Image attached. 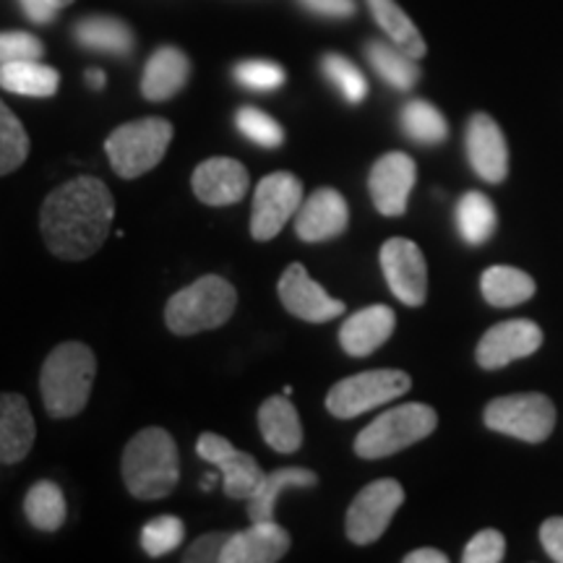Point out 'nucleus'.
<instances>
[{
  "label": "nucleus",
  "instance_id": "1",
  "mask_svg": "<svg viewBox=\"0 0 563 563\" xmlns=\"http://www.w3.org/2000/svg\"><path fill=\"white\" fill-rule=\"evenodd\" d=\"M115 220V199L100 178L81 175L47 194L40 230L47 251L63 262H84L108 241Z\"/></svg>",
  "mask_w": 563,
  "mask_h": 563
},
{
  "label": "nucleus",
  "instance_id": "2",
  "mask_svg": "<svg viewBox=\"0 0 563 563\" xmlns=\"http://www.w3.org/2000/svg\"><path fill=\"white\" fill-rule=\"evenodd\" d=\"M123 483L139 501H157L170 496L180 481L178 443L165 428H144L123 452Z\"/></svg>",
  "mask_w": 563,
  "mask_h": 563
},
{
  "label": "nucleus",
  "instance_id": "3",
  "mask_svg": "<svg viewBox=\"0 0 563 563\" xmlns=\"http://www.w3.org/2000/svg\"><path fill=\"white\" fill-rule=\"evenodd\" d=\"M97 357L84 342H63L47 355L40 373L42 402L51 418H74L89 402Z\"/></svg>",
  "mask_w": 563,
  "mask_h": 563
},
{
  "label": "nucleus",
  "instance_id": "4",
  "mask_svg": "<svg viewBox=\"0 0 563 563\" xmlns=\"http://www.w3.org/2000/svg\"><path fill=\"white\" fill-rule=\"evenodd\" d=\"M235 287L217 274H207L167 300L165 323L173 334L191 336L209 332V329H220L235 313Z\"/></svg>",
  "mask_w": 563,
  "mask_h": 563
},
{
  "label": "nucleus",
  "instance_id": "5",
  "mask_svg": "<svg viewBox=\"0 0 563 563\" xmlns=\"http://www.w3.org/2000/svg\"><path fill=\"white\" fill-rule=\"evenodd\" d=\"M435 426H439V415L433 407L422 402L391 407L357 433L355 454L363 460H384L428 439Z\"/></svg>",
  "mask_w": 563,
  "mask_h": 563
},
{
  "label": "nucleus",
  "instance_id": "6",
  "mask_svg": "<svg viewBox=\"0 0 563 563\" xmlns=\"http://www.w3.org/2000/svg\"><path fill=\"white\" fill-rule=\"evenodd\" d=\"M173 141V123L165 118H144L118 125L104 141V152L118 178L133 180L154 170Z\"/></svg>",
  "mask_w": 563,
  "mask_h": 563
},
{
  "label": "nucleus",
  "instance_id": "7",
  "mask_svg": "<svg viewBox=\"0 0 563 563\" xmlns=\"http://www.w3.org/2000/svg\"><path fill=\"white\" fill-rule=\"evenodd\" d=\"M410 386L412 378L405 371L382 368L357 373V376L342 378L340 384L332 386V391L327 394V410L340 420H352L373 407L394 402L410 391Z\"/></svg>",
  "mask_w": 563,
  "mask_h": 563
},
{
  "label": "nucleus",
  "instance_id": "8",
  "mask_svg": "<svg viewBox=\"0 0 563 563\" xmlns=\"http://www.w3.org/2000/svg\"><path fill=\"white\" fill-rule=\"evenodd\" d=\"M485 426L511 439L540 443L553 433L555 407L545 394H511L485 407Z\"/></svg>",
  "mask_w": 563,
  "mask_h": 563
},
{
  "label": "nucleus",
  "instance_id": "9",
  "mask_svg": "<svg viewBox=\"0 0 563 563\" xmlns=\"http://www.w3.org/2000/svg\"><path fill=\"white\" fill-rule=\"evenodd\" d=\"M302 203V183L292 173H272L256 186L251 211L253 241H274L285 224L298 214Z\"/></svg>",
  "mask_w": 563,
  "mask_h": 563
},
{
  "label": "nucleus",
  "instance_id": "10",
  "mask_svg": "<svg viewBox=\"0 0 563 563\" xmlns=\"http://www.w3.org/2000/svg\"><path fill=\"white\" fill-rule=\"evenodd\" d=\"M405 501L402 485L391 477L376 481L357 493L355 501L350 504L347 519H344V530L355 545H371L386 532L391 525L394 514Z\"/></svg>",
  "mask_w": 563,
  "mask_h": 563
},
{
  "label": "nucleus",
  "instance_id": "11",
  "mask_svg": "<svg viewBox=\"0 0 563 563\" xmlns=\"http://www.w3.org/2000/svg\"><path fill=\"white\" fill-rule=\"evenodd\" d=\"M382 269L394 298L418 308L428 295V266L422 251L407 238H391L382 245Z\"/></svg>",
  "mask_w": 563,
  "mask_h": 563
},
{
  "label": "nucleus",
  "instance_id": "12",
  "mask_svg": "<svg viewBox=\"0 0 563 563\" xmlns=\"http://www.w3.org/2000/svg\"><path fill=\"white\" fill-rule=\"evenodd\" d=\"M196 452L203 462L214 464L220 470L224 477V493L230 498H238V501H249L264 481V470L258 467V462L251 454L238 452L222 435L203 433L196 443Z\"/></svg>",
  "mask_w": 563,
  "mask_h": 563
},
{
  "label": "nucleus",
  "instance_id": "13",
  "mask_svg": "<svg viewBox=\"0 0 563 563\" xmlns=\"http://www.w3.org/2000/svg\"><path fill=\"white\" fill-rule=\"evenodd\" d=\"M279 300L285 311L308 323L332 321L344 313V302L313 282L302 264H290L279 277Z\"/></svg>",
  "mask_w": 563,
  "mask_h": 563
},
{
  "label": "nucleus",
  "instance_id": "14",
  "mask_svg": "<svg viewBox=\"0 0 563 563\" xmlns=\"http://www.w3.org/2000/svg\"><path fill=\"white\" fill-rule=\"evenodd\" d=\"M415 180H418V167H415L410 154L389 152L384 157H378L368 178L371 199L376 203V209L384 217H402L407 211V201H410Z\"/></svg>",
  "mask_w": 563,
  "mask_h": 563
},
{
  "label": "nucleus",
  "instance_id": "15",
  "mask_svg": "<svg viewBox=\"0 0 563 563\" xmlns=\"http://www.w3.org/2000/svg\"><path fill=\"white\" fill-rule=\"evenodd\" d=\"M543 344V332L530 319H514L496 323L483 334L481 344H477V363L485 371H498L519 357H530L532 352L540 350Z\"/></svg>",
  "mask_w": 563,
  "mask_h": 563
},
{
  "label": "nucleus",
  "instance_id": "16",
  "mask_svg": "<svg viewBox=\"0 0 563 563\" xmlns=\"http://www.w3.org/2000/svg\"><path fill=\"white\" fill-rule=\"evenodd\" d=\"M350 224L347 201L334 188H319L308 199H302L295 214V232L300 241L321 243L340 238Z\"/></svg>",
  "mask_w": 563,
  "mask_h": 563
},
{
  "label": "nucleus",
  "instance_id": "17",
  "mask_svg": "<svg viewBox=\"0 0 563 563\" xmlns=\"http://www.w3.org/2000/svg\"><path fill=\"white\" fill-rule=\"evenodd\" d=\"M191 186L196 199L201 203H209V207H230V203H238L249 194L251 178L243 162L232 157H211L196 167Z\"/></svg>",
  "mask_w": 563,
  "mask_h": 563
},
{
  "label": "nucleus",
  "instance_id": "18",
  "mask_svg": "<svg viewBox=\"0 0 563 563\" xmlns=\"http://www.w3.org/2000/svg\"><path fill=\"white\" fill-rule=\"evenodd\" d=\"M467 157L477 178L485 183H501L509 173V150H506L504 131L485 112H477L467 123Z\"/></svg>",
  "mask_w": 563,
  "mask_h": 563
},
{
  "label": "nucleus",
  "instance_id": "19",
  "mask_svg": "<svg viewBox=\"0 0 563 563\" xmlns=\"http://www.w3.org/2000/svg\"><path fill=\"white\" fill-rule=\"evenodd\" d=\"M290 551V532L277 522H251L249 530L232 532L222 563H274Z\"/></svg>",
  "mask_w": 563,
  "mask_h": 563
},
{
  "label": "nucleus",
  "instance_id": "20",
  "mask_svg": "<svg viewBox=\"0 0 563 563\" xmlns=\"http://www.w3.org/2000/svg\"><path fill=\"white\" fill-rule=\"evenodd\" d=\"M37 439L34 415L21 394L0 391V464H19Z\"/></svg>",
  "mask_w": 563,
  "mask_h": 563
},
{
  "label": "nucleus",
  "instance_id": "21",
  "mask_svg": "<svg viewBox=\"0 0 563 563\" xmlns=\"http://www.w3.org/2000/svg\"><path fill=\"white\" fill-rule=\"evenodd\" d=\"M397 316L389 306H371L352 313L340 329L342 350L352 357H368L394 334Z\"/></svg>",
  "mask_w": 563,
  "mask_h": 563
},
{
  "label": "nucleus",
  "instance_id": "22",
  "mask_svg": "<svg viewBox=\"0 0 563 563\" xmlns=\"http://www.w3.org/2000/svg\"><path fill=\"white\" fill-rule=\"evenodd\" d=\"M188 74H191V63H188L186 53L178 47H159L146 60L144 76H141V95L150 102H165L186 87Z\"/></svg>",
  "mask_w": 563,
  "mask_h": 563
},
{
  "label": "nucleus",
  "instance_id": "23",
  "mask_svg": "<svg viewBox=\"0 0 563 563\" xmlns=\"http://www.w3.org/2000/svg\"><path fill=\"white\" fill-rule=\"evenodd\" d=\"M258 428H262L264 441L269 449L279 454L298 452L302 443V426L290 399L285 397H269L258 407Z\"/></svg>",
  "mask_w": 563,
  "mask_h": 563
},
{
  "label": "nucleus",
  "instance_id": "24",
  "mask_svg": "<svg viewBox=\"0 0 563 563\" xmlns=\"http://www.w3.org/2000/svg\"><path fill=\"white\" fill-rule=\"evenodd\" d=\"M316 483H319V477L306 467L274 470V473L264 475L258 490L249 498V519L251 522H272L274 506H277V498L282 496V490L313 488Z\"/></svg>",
  "mask_w": 563,
  "mask_h": 563
},
{
  "label": "nucleus",
  "instance_id": "25",
  "mask_svg": "<svg viewBox=\"0 0 563 563\" xmlns=\"http://www.w3.org/2000/svg\"><path fill=\"white\" fill-rule=\"evenodd\" d=\"M74 37L81 47L104 55H129L133 51V32L129 24L112 16H87L74 26Z\"/></svg>",
  "mask_w": 563,
  "mask_h": 563
},
{
  "label": "nucleus",
  "instance_id": "26",
  "mask_svg": "<svg viewBox=\"0 0 563 563\" xmlns=\"http://www.w3.org/2000/svg\"><path fill=\"white\" fill-rule=\"evenodd\" d=\"M0 87L19 97H53L60 87V74L40 60H16L0 66Z\"/></svg>",
  "mask_w": 563,
  "mask_h": 563
},
{
  "label": "nucleus",
  "instance_id": "27",
  "mask_svg": "<svg viewBox=\"0 0 563 563\" xmlns=\"http://www.w3.org/2000/svg\"><path fill=\"white\" fill-rule=\"evenodd\" d=\"M483 298L496 308H511L530 300L534 295V279L514 266H490L481 279Z\"/></svg>",
  "mask_w": 563,
  "mask_h": 563
},
{
  "label": "nucleus",
  "instance_id": "28",
  "mask_svg": "<svg viewBox=\"0 0 563 563\" xmlns=\"http://www.w3.org/2000/svg\"><path fill=\"white\" fill-rule=\"evenodd\" d=\"M365 3H368L376 24L382 26L386 37L391 40V45H397L399 51L407 53L415 60L426 55V40L420 37L418 26L412 24L410 16H407L394 0H365Z\"/></svg>",
  "mask_w": 563,
  "mask_h": 563
},
{
  "label": "nucleus",
  "instance_id": "29",
  "mask_svg": "<svg viewBox=\"0 0 563 563\" xmlns=\"http://www.w3.org/2000/svg\"><path fill=\"white\" fill-rule=\"evenodd\" d=\"M24 514L34 530H40V532L60 530V527L66 525V517H68L66 496H63V490L51 481L34 483L32 488L26 490Z\"/></svg>",
  "mask_w": 563,
  "mask_h": 563
},
{
  "label": "nucleus",
  "instance_id": "30",
  "mask_svg": "<svg viewBox=\"0 0 563 563\" xmlns=\"http://www.w3.org/2000/svg\"><path fill=\"white\" fill-rule=\"evenodd\" d=\"M365 58L382 79L397 91H410L420 79V68L415 66V58L399 51L397 45L386 42H368Z\"/></svg>",
  "mask_w": 563,
  "mask_h": 563
},
{
  "label": "nucleus",
  "instance_id": "31",
  "mask_svg": "<svg viewBox=\"0 0 563 563\" xmlns=\"http://www.w3.org/2000/svg\"><path fill=\"white\" fill-rule=\"evenodd\" d=\"M456 230H460L462 241L470 245H481L496 232L498 214L490 199L485 194L470 191L464 194L460 203H456Z\"/></svg>",
  "mask_w": 563,
  "mask_h": 563
},
{
  "label": "nucleus",
  "instance_id": "32",
  "mask_svg": "<svg viewBox=\"0 0 563 563\" xmlns=\"http://www.w3.org/2000/svg\"><path fill=\"white\" fill-rule=\"evenodd\" d=\"M402 129L412 141H418V144H426V146L441 144V141L449 136L446 118H443L441 112L426 100H412L405 104Z\"/></svg>",
  "mask_w": 563,
  "mask_h": 563
},
{
  "label": "nucleus",
  "instance_id": "33",
  "mask_svg": "<svg viewBox=\"0 0 563 563\" xmlns=\"http://www.w3.org/2000/svg\"><path fill=\"white\" fill-rule=\"evenodd\" d=\"M30 157V136L24 125L0 100V178L24 165Z\"/></svg>",
  "mask_w": 563,
  "mask_h": 563
},
{
  "label": "nucleus",
  "instance_id": "34",
  "mask_svg": "<svg viewBox=\"0 0 563 563\" xmlns=\"http://www.w3.org/2000/svg\"><path fill=\"white\" fill-rule=\"evenodd\" d=\"M321 70L323 76L340 89V95L350 104H361L365 97H368V81H365L361 68H357L352 60L344 58V55H336V53L323 55Z\"/></svg>",
  "mask_w": 563,
  "mask_h": 563
},
{
  "label": "nucleus",
  "instance_id": "35",
  "mask_svg": "<svg viewBox=\"0 0 563 563\" xmlns=\"http://www.w3.org/2000/svg\"><path fill=\"white\" fill-rule=\"evenodd\" d=\"M235 125L245 139L253 141L256 146H264V150H277V146L285 144V129L274 121L269 112L258 108L238 110Z\"/></svg>",
  "mask_w": 563,
  "mask_h": 563
},
{
  "label": "nucleus",
  "instance_id": "36",
  "mask_svg": "<svg viewBox=\"0 0 563 563\" xmlns=\"http://www.w3.org/2000/svg\"><path fill=\"white\" fill-rule=\"evenodd\" d=\"M183 538H186V525L178 517H157L146 522L144 530H141V548L152 559H159V555H167L175 548H180Z\"/></svg>",
  "mask_w": 563,
  "mask_h": 563
},
{
  "label": "nucleus",
  "instance_id": "37",
  "mask_svg": "<svg viewBox=\"0 0 563 563\" xmlns=\"http://www.w3.org/2000/svg\"><path fill=\"white\" fill-rule=\"evenodd\" d=\"M235 81L249 91H277L285 87V68L272 60H245L235 66Z\"/></svg>",
  "mask_w": 563,
  "mask_h": 563
},
{
  "label": "nucleus",
  "instance_id": "38",
  "mask_svg": "<svg viewBox=\"0 0 563 563\" xmlns=\"http://www.w3.org/2000/svg\"><path fill=\"white\" fill-rule=\"evenodd\" d=\"M45 47L30 32H0V66L16 60H40Z\"/></svg>",
  "mask_w": 563,
  "mask_h": 563
},
{
  "label": "nucleus",
  "instance_id": "39",
  "mask_svg": "<svg viewBox=\"0 0 563 563\" xmlns=\"http://www.w3.org/2000/svg\"><path fill=\"white\" fill-rule=\"evenodd\" d=\"M506 553V540L498 530H483L464 548V563H501Z\"/></svg>",
  "mask_w": 563,
  "mask_h": 563
},
{
  "label": "nucleus",
  "instance_id": "40",
  "mask_svg": "<svg viewBox=\"0 0 563 563\" xmlns=\"http://www.w3.org/2000/svg\"><path fill=\"white\" fill-rule=\"evenodd\" d=\"M232 538V532H209L203 538L196 540V543L188 548L183 561L186 563H211V561H222V551L228 545V540Z\"/></svg>",
  "mask_w": 563,
  "mask_h": 563
},
{
  "label": "nucleus",
  "instance_id": "41",
  "mask_svg": "<svg viewBox=\"0 0 563 563\" xmlns=\"http://www.w3.org/2000/svg\"><path fill=\"white\" fill-rule=\"evenodd\" d=\"M298 3L323 19H350L355 13V0H298Z\"/></svg>",
  "mask_w": 563,
  "mask_h": 563
},
{
  "label": "nucleus",
  "instance_id": "42",
  "mask_svg": "<svg viewBox=\"0 0 563 563\" xmlns=\"http://www.w3.org/2000/svg\"><path fill=\"white\" fill-rule=\"evenodd\" d=\"M540 543L555 563H563V517H553L540 527Z\"/></svg>",
  "mask_w": 563,
  "mask_h": 563
},
{
  "label": "nucleus",
  "instance_id": "43",
  "mask_svg": "<svg viewBox=\"0 0 563 563\" xmlns=\"http://www.w3.org/2000/svg\"><path fill=\"white\" fill-rule=\"evenodd\" d=\"M19 5L34 24H51L55 13H58V5L53 0H19Z\"/></svg>",
  "mask_w": 563,
  "mask_h": 563
},
{
  "label": "nucleus",
  "instance_id": "44",
  "mask_svg": "<svg viewBox=\"0 0 563 563\" xmlns=\"http://www.w3.org/2000/svg\"><path fill=\"white\" fill-rule=\"evenodd\" d=\"M446 553L435 551V548H420L405 555V563H446Z\"/></svg>",
  "mask_w": 563,
  "mask_h": 563
},
{
  "label": "nucleus",
  "instance_id": "45",
  "mask_svg": "<svg viewBox=\"0 0 563 563\" xmlns=\"http://www.w3.org/2000/svg\"><path fill=\"white\" fill-rule=\"evenodd\" d=\"M87 84H89L91 89H102L104 87V74H102V70L89 68L87 70Z\"/></svg>",
  "mask_w": 563,
  "mask_h": 563
},
{
  "label": "nucleus",
  "instance_id": "46",
  "mask_svg": "<svg viewBox=\"0 0 563 563\" xmlns=\"http://www.w3.org/2000/svg\"><path fill=\"white\" fill-rule=\"evenodd\" d=\"M217 483V475L211 473V475H207V481H203V485H201V490H211V485Z\"/></svg>",
  "mask_w": 563,
  "mask_h": 563
},
{
  "label": "nucleus",
  "instance_id": "47",
  "mask_svg": "<svg viewBox=\"0 0 563 563\" xmlns=\"http://www.w3.org/2000/svg\"><path fill=\"white\" fill-rule=\"evenodd\" d=\"M53 3H55V5H58V9H66V5H70V3H74V0H53Z\"/></svg>",
  "mask_w": 563,
  "mask_h": 563
}]
</instances>
